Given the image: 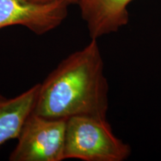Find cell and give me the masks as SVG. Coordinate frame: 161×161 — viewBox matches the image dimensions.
<instances>
[{
	"instance_id": "3957f363",
	"label": "cell",
	"mask_w": 161,
	"mask_h": 161,
	"mask_svg": "<svg viewBox=\"0 0 161 161\" xmlns=\"http://www.w3.org/2000/svg\"><path fill=\"white\" fill-rule=\"evenodd\" d=\"M66 119H49L31 113L17 137L10 161H61L64 160Z\"/></svg>"
},
{
	"instance_id": "277c9868",
	"label": "cell",
	"mask_w": 161,
	"mask_h": 161,
	"mask_svg": "<svg viewBox=\"0 0 161 161\" xmlns=\"http://www.w3.org/2000/svg\"><path fill=\"white\" fill-rule=\"evenodd\" d=\"M70 4L65 0L37 3L29 0H0V29L22 25L37 35L56 29L66 19Z\"/></svg>"
},
{
	"instance_id": "8992f818",
	"label": "cell",
	"mask_w": 161,
	"mask_h": 161,
	"mask_svg": "<svg viewBox=\"0 0 161 161\" xmlns=\"http://www.w3.org/2000/svg\"><path fill=\"white\" fill-rule=\"evenodd\" d=\"M39 89L40 84H37L14 98L0 94V146L17 139L25 120L33 112Z\"/></svg>"
},
{
	"instance_id": "5b68a950",
	"label": "cell",
	"mask_w": 161,
	"mask_h": 161,
	"mask_svg": "<svg viewBox=\"0 0 161 161\" xmlns=\"http://www.w3.org/2000/svg\"><path fill=\"white\" fill-rule=\"evenodd\" d=\"M134 0H78L91 39L118 31L129 19L128 5Z\"/></svg>"
},
{
	"instance_id": "7a4b0ae2",
	"label": "cell",
	"mask_w": 161,
	"mask_h": 161,
	"mask_svg": "<svg viewBox=\"0 0 161 161\" xmlns=\"http://www.w3.org/2000/svg\"><path fill=\"white\" fill-rule=\"evenodd\" d=\"M130 153V146L114 134L107 119L77 116L66 119L64 160L123 161Z\"/></svg>"
},
{
	"instance_id": "52a82bcc",
	"label": "cell",
	"mask_w": 161,
	"mask_h": 161,
	"mask_svg": "<svg viewBox=\"0 0 161 161\" xmlns=\"http://www.w3.org/2000/svg\"><path fill=\"white\" fill-rule=\"evenodd\" d=\"M29 1L33 2V3H47L52 1H55V0H29ZM65 1L68 2L70 5H72V4H77L78 0H65Z\"/></svg>"
},
{
	"instance_id": "6da1fadb",
	"label": "cell",
	"mask_w": 161,
	"mask_h": 161,
	"mask_svg": "<svg viewBox=\"0 0 161 161\" xmlns=\"http://www.w3.org/2000/svg\"><path fill=\"white\" fill-rule=\"evenodd\" d=\"M109 85L96 39L67 56L40 84L34 114L49 119H107Z\"/></svg>"
}]
</instances>
